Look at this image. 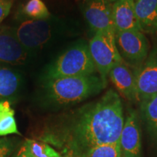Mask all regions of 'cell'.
Segmentation results:
<instances>
[{"label": "cell", "instance_id": "1", "mask_svg": "<svg viewBox=\"0 0 157 157\" xmlns=\"http://www.w3.org/2000/svg\"><path fill=\"white\" fill-rule=\"evenodd\" d=\"M124 118L121 98L109 90L99 100L71 113L58 129L48 135L51 142L65 145L77 157L94 147L119 143Z\"/></svg>", "mask_w": 157, "mask_h": 157}, {"label": "cell", "instance_id": "2", "mask_svg": "<svg viewBox=\"0 0 157 157\" xmlns=\"http://www.w3.org/2000/svg\"><path fill=\"white\" fill-rule=\"evenodd\" d=\"M106 85V80L95 74L52 78L45 82V97L52 105L68 106L97 95Z\"/></svg>", "mask_w": 157, "mask_h": 157}, {"label": "cell", "instance_id": "3", "mask_svg": "<svg viewBox=\"0 0 157 157\" xmlns=\"http://www.w3.org/2000/svg\"><path fill=\"white\" fill-rule=\"evenodd\" d=\"M96 71L89 46L81 42L71 47L49 66L45 74V80L92 75Z\"/></svg>", "mask_w": 157, "mask_h": 157}, {"label": "cell", "instance_id": "4", "mask_svg": "<svg viewBox=\"0 0 157 157\" xmlns=\"http://www.w3.org/2000/svg\"><path fill=\"white\" fill-rule=\"evenodd\" d=\"M116 35L95 33L88 46L96 69L107 81V76L116 65L123 63L117 44Z\"/></svg>", "mask_w": 157, "mask_h": 157}, {"label": "cell", "instance_id": "5", "mask_svg": "<svg viewBox=\"0 0 157 157\" xmlns=\"http://www.w3.org/2000/svg\"><path fill=\"white\" fill-rule=\"evenodd\" d=\"M14 33L22 46L29 50H39L52 39L53 26L46 20H29L14 29Z\"/></svg>", "mask_w": 157, "mask_h": 157}, {"label": "cell", "instance_id": "6", "mask_svg": "<svg viewBox=\"0 0 157 157\" xmlns=\"http://www.w3.org/2000/svg\"><path fill=\"white\" fill-rule=\"evenodd\" d=\"M116 44L122 59L132 64L141 63L148 53V42L140 31H124L116 33Z\"/></svg>", "mask_w": 157, "mask_h": 157}, {"label": "cell", "instance_id": "7", "mask_svg": "<svg viewBox=\"0 0 157 157\" xmlns=\"http://www.w3.org/2000/svg\"><path fill=\"white\" fill-rule=\"evenodd\" d=\"M112 5L108 0H86L84 2V16L95 33L116 35Z\"/></svg>", "mask_w": 157, "mask_h": 157}, {"label": "cell", "instance_id": "8", "mask_svg": "<svg viewBox=\"0 0 157 157\" xmlns=\"http://www.w3.org/2000/svg\"><path fill=\"white\" fill-rule=\"evenodd\" d=\"M119 144L121 157H141L140 127L135 111H130L124 120Z\"/></svg>", "mask_w": 157, "mask_h": 157}, {"label": "cell", "instance_id": "9", "mask_svg": "<svg viewBox=\"0 0 157 157\" xmlns=\"http://www.w3.org/2000/svg\"><path fill=\"white\" fill-rule=\"evenodd\" d=\"M140 103L157 95V49L153 50L148 58L135 74Z\"/></svg>", "mask_w": 157, "mask_h": 157}, {"label": "cell", "instance_id": "10", "mask_svg": "<svg viewBox=\"0 0 157 157\" xmlns=\"http://www.w3.org/2000/svg\"><path fill=\"white\" fill-rule=\"evenodd\" d=\"M29 52L20 43L14 29L0 28V63L19 65L24 63Z\"/></svg>", "mask_w": 157, "mask_h": 157}, {"label": "cell", "instance_id": "11", "mask_svg": "<svg viewBox=\"0 0 157 157\" xmlns=\"http://www.w3.org/2000/svg\"><path fill=\"white\" fill-rule=\"evenodd\" d=\"M109 76L119 93L132 102H140L137 93L135 74L123 63L116 65Z\"/></svg>", "mask_w": 157, "mask_h": 157}, {"label": "cell", "instance_id": "12", "mask_svg": "<svg viewBox=\"0 0 157 157\" xmlns=\"http://www.w3.org/2000/svg\"><path fill=\"white\" fill-rule=\"evenodd\" d=\"M112 16L116 33L141 31L135 10V0H117L112 5Z\"/></svg>", "mask_w": 157, "mask_h": 157}, {"label": "cell", "instance_id": "13", "mask_svg": "<svg viewBox=\"0 0 157 157\" xmlns=\"http://www.w3.org/2000/svg\"><path fill=\"white\" fill-rule=\"evenodd\" d=\"M135 10L142 32L157 34V0H135Z\"/></svg>", "mask_w": 157, "mask_h": 157}, {"label": "cell", "instance_id": "14", "mask_svg": "<svg viewBox=\"0 0 157 157\" xmlns=\"http://www.w3.org/2000/svg\"><path fill=\"white\" fill-rule=\"evenodd\" d=\"M140 112L149 135L157 143V95L141 102Z\"/></svg>", "mask_w": 157, "mask_h": 157}, {"label": "cell", "instance_id": "15", "mask_svg": "<svg viewBox=\"0 0 157 157\" xmlns=\"http://www.w3.org/2000/svg\"><path fill=\"white\" fill-rule=\"evenodd\" d=\"M21 76L7 68L0 67V99L11 98L19 89Z\"/></svg>", "mask_w": 157, "mask_h": 157}, {"label": "cell", "instance_id": "16", "mask_svg": "<svg viewBox=\"0 0 157 157\" xmlns=\"http://www.w3.org/2000/svg\"><path fill=\"white\" fill-rule=\"evenodd\" d=\"M22 13L30 20H47L50 17L48 7L42 0H29L23 7Z\"/></svg>", "mask_w": 157, "mask_h": 157}, {"label": "cell", "instance_id": "17", "mask_svg": "<svg viewBox=\"0 0 157 157\" xmlns=\"http://www.w3.org/2000/svg\"><path fill=\"white\" fill-rule=\"evenodd\" d=\"M15 111L10 103L0 112V137L10 134H20L15 119Z\"/></svg>", "mask_w": 157, "mask_h": 157}, {"label": "cell", "instance_id": "18", "mask_svg": "<svg viewBox=\"0 0 157 157\" xmlns=\"http://www.w3.org/2000/svg\"><path fill=\"white\" fill-rule=\"evenodd\" d=\"M121 148L119 143L106 144L90 148L78 157H120Z\"/></svg>", "mask_w": 157, "mask_h": 157}, {"label": "cell", "instance_id": "19", "mask_svg": "<svg viewBox=\"0 0 157 157\" xmlns=\"http://www.w3.org/2000/svg\"><path fill=\"white\" fill-rule=\"evenodd\" d=\"M31 154L34 157H39L42 154L43 151L46 146V143L37 142L34 140H27L24 143Z\"/></svg>", "mask_w": 157, "mask_h": 157}, {"label": "cell", "instance_id": "20", "mask_svg": "<svg viewBox=\"0 0 157 157\" xmlns=\"http://www.w3.org/2000/svg\"><path fill=\"white\" fill-rule=\"evenodd\" d=\"M14 149V145L7 138H0V157H10Z\"/></svg>", "mask_w": 157, "mask_h": 157}, {"label": "cell", "instance_id": "21", "mask_svg": "<svg viewBox=\"0 0 157 157\" xmlns=\"http://www.w3.org/2000/svg\"><path fill=\"white\" fill-rule=\"evenodd\" d=\"M12 5H13V0L0 2V23L8 15Z\"/></svg>", "mask_w": 157, "mask_h": 157}, {"label": "cell", "instance_id": "22", "mask_svg": "<svg viewBox=\"0 0 157 157\" xmlns=\"http://www.w3.org/2000/svg\"><path fill=\"white\" fill-rule=\"evenodd\" d=\"M39 157H63V155L55 151L52 147L47 144L42 154Z\"/></svg>", "mask_w": 157, "mask_h": 157}, {"label": "cell", "instance_id": "23", "mask_svg": "<svg viewBox=\"0 0 157 157\" xmlns=\"http://www.w3.org/2000/svg\"><path fill=\"white\" fill-rule=\"evenodd\" d=\"M13 157H34L27 148L26 145L23 144L16 154Z\"/></svg>", "mask_w": 157, "mask_h": 157}, {"label": "cell", "instance_id": "24", "mask_svg": "<svg viewBox=\"0 0 157 157\" xmlns=\"http://www.w3.org/2000/svg\"><path fill=\"white\" fill-rule=\"evenodd\" d=\"M62 155L63 157H77L75 152L69 148H64V153Z\"/></svg>", "mask_w": 157, "mask_h": 157}, {"label": "cell", "instance_id": "25", "mask_svg": "<svg viewBox=\"0 0 157 157\" xmlns=\"http://www.w3.org/2000/svg\"><path fill=\"white\" fill-rule=\"evenodd\" d=\"M9 104V102L8 101H4V102H0V112H1L2 110L5 109V108L7 106V105Z\"/></svg>", "mask_w": 157, "mask_h": 157}, {"label": "cell", "instance_id": "26", "mask_svg": "<svg viewBox=\"0 0 157 157\" xmlns=\"http://www.w3.org/2000/svg\"><path fill=\"white\" fill-rule=\"evenodd\" d=\"M108 1L111 2H114L117 1V0H108Z\"/></svg>", "mask_w": 157, "mask_h": 157}, {"label": "cell", "instance_id": "27", "mask_svg": "<svg viewBox=\"0 0 157 157\" xmlns=\"http://www.w3.org/2000/svg\"><path fill=\"white\" fill-rule=\"evenodd\" d=\"M5 1H9V0H0V2H5Z\"/></svg>", "mask_w": 157, "mask_h": 157}, {"label": "cell", "instance_id": "28", "mask_svg": "<svg viewBox=\"0 0 157 157\" xmlns=\"http://www.w3.org/2000/svg\"><path fill=\"white\" fill-rule=\"evenodd\" d=\"M120 157H121V156H120Z\"/></svg>", "mask_w": 157, "mask_h": 157}]
</instances>
